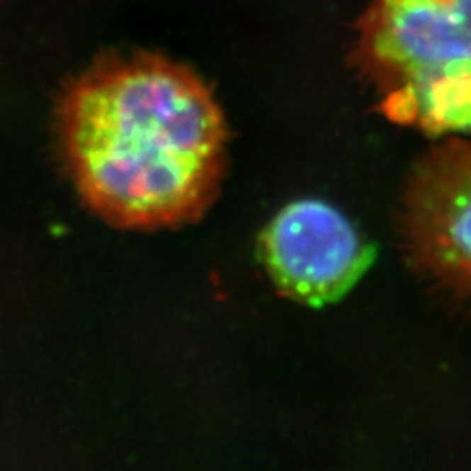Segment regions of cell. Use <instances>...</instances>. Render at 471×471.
Masks as SVG:
<instances>
[{"label":"cell","instance_id":"1","mask_svg":"<svg viewBox=\"0 0 471 471\" xmlns=\"http://www.w3.org/2000/svg\"><path fill=\"white\" fill-rule=\"evenodd\" d=\"M56 150L82 203L124 229L176 227L212 205L227 127L187 67L152 52L112 55L67 82Z\"/></svg>","mask_w":471,"mask_h":471},{"label":"cell","instance_id":"2","mask_svg":"<svg viewBox=\"0 0 471 471\" xmlns=\"http://www.w3.org/2000/svg\"><path fill=\"white\" fill-rule=\"evenodd\" d=\"M351 58L390 119L471 133V0H370Z\"/></svg>","mask_w":471,"mask_h":471},{"label":"cell","instance_id":"3","mask_svg":"<svg viewBox=\"0 0 471 471\" xmlns=\"http://www.w3.org/2000/svg\"><path fill=\"white\" fill-rule=\"evenodd\" d=\"M398 225L417 276L471 309V142L452 138L421 157L407 180Z\"/></svg>","mask_w":471,"mask_h":471},{"label":"cell","instance_id":"4","mask_svg":"<svg viewBox=\"0 0 471 471\" xmlns=\"http://www.w3.org/2000/svg\"><path fill=\"white\" fill-rule=\"evenodd\" d=\"M259 254L281 293L297 302H335L374 259L351 222L322 201L285 206L262 232Z\"/></svg>","mask_w":471,"mask_h":471}]
</instances>
